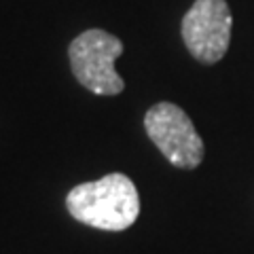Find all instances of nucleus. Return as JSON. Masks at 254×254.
Masks as SVG:
<instances>
[{"instance_id": "f257e3e1", "label": "nucleus", "mask_w": 254, "mask_h": 254, "mask_svg": "<svg viewBox=\"0 0 254 254\" xmlns=\"http://www.w3.org/2000/svg\"><path fill=\"white\" fill-rule=\"evenodd\" d=\"M66 208L74 220L102 231H125L140 216V195L129 176L106 174L93 182H81L66 195Z\"/></svg>"}, {"instance_id": "f03ea898", "label": "nucleus", "mask_w": 254, "mask_h": 254, "mask_svg": "<svg viewBox=\"0 0 254 254\" xmlns=\"http://www.w3.org/2000/svg\"><path fill=\"white\" fill-rule=\"evenodd\" d=\"M121 53V38L100 28L85 30L68 47L70 70L76 81L91 93L119 95L125 89V81L115 68Z\"/></svg>"}, {"instance_id": "7ed1b4c3", "label": "nucleus", "mask_w": 254, "mask_h": 254, "mask_svg": "<svg viewBox=\"0 0 254 254\" xmlns=\"http://www.w3.org/2000/svg\"><path fill=\"white\" fill-rule=\"evenodd\" d=\"M144 129L163 157L180 170H195L203 161L205 146L190 117L172 102H157L144 115Z\"/></svg>"}, {"instance_id": "20e7f679", "label": "nucleus", "mask_w": 254, "mask_h": 254, "mask_svg": "<svg viewBox=\"0 0 254 254\" xmlns=\"http://www.w3.org/2000/svg\"><path fill=\"white\" fill-rule=\"evenodd\" d=\"M233 15L227 0H195L185 13L180 34L189 53L201 64H216L231 43Z\"/></svg>"}]
</instances>
